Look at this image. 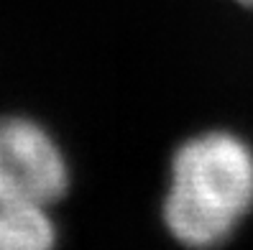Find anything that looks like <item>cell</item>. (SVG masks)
<instances>
[{
	"label": "cell",
	"mask_w": 253,
	"mask_h": 250,
	"mask_svg": "<svg viewBox=\"0 0 253 250\" xmlns=\"http://www.w3.org/2000/svg\"><path fill=\"white\" fill-rule=\"evenodd\" d=\"M253 207V151L230 133L187 141L171 161L167 227L184 245L225 240Z\"/></svg>",
	"instance_id": "1"
},
{
	"label": "cell",
	"mask_w": 253,
	"mask_h": 250,
	"mask_svg": "<svg viewBox=\"0 0 253 250\" xmlns=\"http://www.w3.org/2000/svg\"><path fill=\"white\" fill-rule=\"evenodd\" d=\"M56 227L41 204H0V250H46Z\"/></svg>",
	"instance_id": "3"
},
{
	"label": "cell",
	"mask_w": 253,
	"mask_h": 250,
	"mask_svg": "<svg viewBox=\"0 0 253 250\" xmlns=\"http://www.w3.org/2000/svg\"><path fill=\"white\" fill-rule=\"evenodd\" d=\"M64 156L41 125L0 117V204L49 207L67 192Z\"/></svg>",
	"instance_id": "2"
},
{
	"label": "cell",
	"mask_w": 253,
	"mask_h": 250,
	"mask_svg": "<svg viewBox=\"0 0 253 250\" xmlns=\"http://www.w3.org/2000/svg\"><path fill=\"white\" fill-rule=\"evenodd\" d=\"M241 3H243V5H251V8H253V0H241Z\"/></svg>",
	"instance_id": "4"
}]
</instances>
